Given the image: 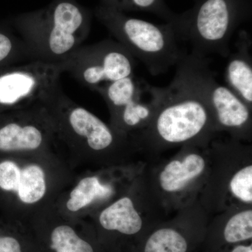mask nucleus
<instances>
[{"label":"nucleus","instance_id":"f257e3e1","mask_svg":"<svg viewBox=\"0 0 252 252\" xmlns=\"http://www.w3.org/2000/svg\"><path fill=\"white\" fill-rule=\"evenodd\" d=\"M11 23L31 61L59 64L83 46L91 29L89 15L75 0H54Z\"/></svg>","mask_w":252,"mask_h":252},{"label":"nucleus","instance_id":"f03ea898","mask_svg":"<svg viewBox=\"0 0 252 252\" xmlns=\"http://www.w3.org/2000/svg\"><path fill=\"white\" fill-rule=\"evenodd\" d=\"M97 16L118 42L134 59L143 63L153 76L166 72L186 55L179 46L175 31L142 20L124 17L112 8L99 9Z\"/></svg>","mask_w":252,"mask_h":252},{"label":"nucleus","instance_id":"7ed1b4c3","mask_svg":"<svg viewBox=\"0 0 252 252\" xmlns=\"http://www.w3.org/2000/svg\"><path fill=\"white\" fill-rule=\"evenodd\" d=\"M154 130L167 143H182L198 137L210 124L211 111L179 70L160 95Z\"/></svg>","mask_w":252,"mask_h":252},{"label":"nucleus","instance_id":"20e7f679","mask_svg":"<svg viewBox=\"0 0 252 252\" xmlns=\"http://www.w3.org/2000/svg\"><path fill=\"white\" fill-rule=\"evenodd\" d=\"M63 73L62 64L40 61L0 68V114L45 104Z\"/></svg>","mask_w":252,"mask_h":252},{"label":"nucleus","instance_id":"39448f33","mask_svg":"<svg viewBox=\"0 0 252 252\" xmlns=\"http://www.w3.org/2000/svg\"><path fill=\"white\" fill-rule=\"evenodd\" d=\"M135 61L120 43L104 40L81 46L61 64L64 72L95 91L110 83L134 75Z\"/></svg>","mask_w":252,"mask_h":252},{"label":"nucleus","instance_id":"423d86ee","mask_svg":"<svg viewBox=\"0 0 252 252\" xmlns=\"http://www.w3.org/2000/svg\"><path fill=\"white\" fill-rule=\"evenodd\" d=\"M207 61L206 58L186 54L176 66L215 114L220 126L230 129L245 127L250 122V107L229 88L217 81Z\"/></svg>","mask_w":252,"mask_h":252},{"label":"nucleus","instance_id":"0eeeda50","mask_svg":"<svg viewBox=\"0 0 252 252\" xmlns=\"http://www.w3.org/2000/svg\"><path fill=\"white\" fill-rule=\"evenodd\" d=\"M52 121L45 104L0 114V154L36 150L45 140Z\"/></svg>","mask_w":252,"mask_h":252},{"label":"nucleus","instance_id":"6e6552de","mask_svg":"<svg viewBox=\"0 0 252 252\" xmlns=\"http://www.w3.org/2000/svg\"><path fill=\"white\" fill-rule=\"evenodd\" d=\"M152 86L132 75L102 86L95 92L103 97L123 125L133 127L148 120L152 109H157L160 87H157V95L153 100L148 103L143 100V97L150 92Z\"/></svg>","mask_w":252,"mask_h":252},{"label":"nucleus","instance_id":"1a4fd4ad","mask_svg":"<svg viewBox=\"0 0 252 252\" xmlns=\"http://www.w3.org/2000/svg\"><path fill=\"white\" fill-rule=\"evenodd\" d=\"M236 51L228 56L225 71L227 87L229 88L249 107L252 104V39L243 32L235 44Z\"/></svg>","mask_w":252,"mask_h":252},{"label":"nucleus","instance_id":"9d476101","mask_svg":"<svg viewBox=\"0 0 252 252\" xmlns=\"http://www.w3.org/2000/svg\"><path fill=\"white\" fill-rule=\"evenodd\" d=\"M102 228L126 235L138 234L143 221L130 198L125 197L106 208L99 216Z\"/></svg>","mask_w":252,"mask_h":252},{"label":"nucleus","instance_id":"9b49d317","mask_svg":"<svg viewBox=\"0 0 252 252\" xmlns=\"http://www.w3.org/2000/svg\"><path fill=\"white\" fill-rule=\"evenodd\" d=\"M205 167V160L198 154H189L182 161L173 160L160 173V186L165 191H179L200 175Z\"/></svg>","mask_w":252,"mask_h":252},{"label":"nucleus","instance_id":"f8f14e48","mask_svg":"<svg viewBox=\"0 0 252 252\" xmlns=\"http://www.w3.org/2000/svg\"><path fill=\"white\" fill-rule=\"evenodd\" d=\"M190 240L182 232L174 228H158L149 235L141 252H188Z\"/></svg>","mask_w":252,"mask_h":252},{"label":"nucleus","instance_id":"ddd939ff","mask_svg":"<svg viewBox=\"0 0 252 252\" xmlns=\"http://www.w3.org/2000/svg\"><path fill=\"white\" fill-rule=\"evenodd\" d=\"M46 189L45 174L40 167L31 165L21 170L16 193L22 203H36L45 195Z\"/></svg>","mask_w":252,"mask_h":252},{"label":"nucleus","instance_id":"4468645a","mask_svg":"<svg viewBox=\"0 0 252 252\" xmlns=\"http://www.w3.org/2000/svg\"><path fill=\"white\" fill-rule=\"evenodd\" d=\"M108 187L102 185L97 177H90L81 180L70 193L67 207L71 212H77L92 203L95 198H104L111 193Z\"/></svg>","mask_w":252,"mask_h":252},{"label":"nucleus","instance_id":"2eb2a0df","mask_svg":"<svg viewBox=\"0 0 252 252\" xmlns=\"http://www.w3.org/2000/svg\"><path fill=\"white\" fill-rule=\"evenodd\" d=\"M26 59L31 61L22 39L0 24V68L18 64Z\"/></svg>","mask_w":252,"mask_h":252},{"label":"nucleus","instance_id":"dca6fc26","mask_svg":"<svg viewBox=\"0 0 252 252\" xmlns=\"http://www.w3.org/2000/svg\"><path fill=\"white\" fill-rule=\"evenodd\" d=\"M51 243L56 252H94L90 244L79 238L69 225L56 227L51 233Z\"/></svg>","mask_w":252,"mask_h":252},{"label":"nucleus","instance_id":"f3484780","mask_svg":"<svg viewBox=\"0 0 252 252\" xmlns=\"http://www.w3.org/2000/svg\"><path fill=\"white\" fill-rule=\"evenodd\" d=\"M252 238V211L247 210L236 214L225 223L222 231L225 243L233 245Z\"/></svg>","mask_w":252,"mask_h":252},{"label":"nucleus","instance_id":"a211bd4d","mask_svg":"<svg viewBox=\"0 0 252 252\" xmlns=\"http://www.w3.org/2000/svg\"><path fill=\"white\" fill-rule=\"evenodd\" d=\"M232 193L246 203L252 201V166L249 165L237 172L230 184Z\"/></svg>","mask_w":252,"mask_h":252},{"label":"nucleus","instance_id":"6ab92c4d","mask_svg":"<svg viewBox=\"0 0 252 252\" xmlns=\"http://www.w3.org/2000/svg\"><path fill=\"white\" fill-rule=\"evenodd\" d=\"M0 252H22L17 239L0 233Z\"/></svg>","mask_w":252,"mask_h":252},{"label":"nucleus","instance_id":"aec40b11","mask_svg":"<svg viewBox=\"0 0 252 252\" xmlns=\"http://www.w3.org/2000/svg\"><path fill=\"white\" fill-rule=\"evenodd\" d=\"M229 252H252V244L250 245H237L233 246Z\"/></svg>","mask_w":252,"mask_h":252},{"label":"nucleus","instance_id":"412c9836","mask_svg":"<svg viewBox=\"0 0 252 252\" xmlns=\"http://www.w3.org/2000/svg\"><path fill=\"white\" fill-rule=\"evenodd\" d=\"M132 1L136 6L143 8L149 7L155 2V0H132Z\"/></svg>","mask_w":252,"mask_h":252}]
</instances>
